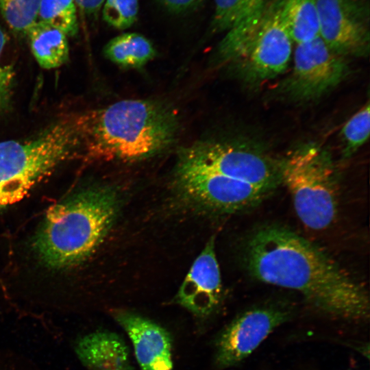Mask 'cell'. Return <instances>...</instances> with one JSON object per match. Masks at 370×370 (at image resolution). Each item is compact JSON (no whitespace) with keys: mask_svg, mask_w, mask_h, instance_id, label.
<instances>
[{"mask_svg":"<svg viewBox=\"0 0 370 370\" xmlns=\"http://www.w3.org/2000/svg\"><path fill=\"white\" fill-rule=\"evenodd\" d=\"M243 260L254 278L297 291L326 314L352 320L369 317L365 289L317 245L284 226L254 230L245 241Z\"/></svg>","mask_w":370,"mask_h":370,"instance_id":"cell-1","label":"cell"},{"mask_svg":"<svg viewBox=\"0 0 370 370\" xmlns=\"http://www.w3.org/2000/svg\"><path fill=\"white\" fill-rule=\"evenodd\" d=\"M80 114L82 156L91 160L146 159L166 149L178 129L173 108L152 100H121Z\"/></svg>","mask_w":370,"mask_h":370,"instance_id":"cell-2","label":"cell"},{"mask_svg":"<svg viewBox=\"0 0 370 370\" xmlns=\"http://www.w3.org/2000/svg\"><path fill=\"white\" fill-rule=\"evenodd\" d=\"M116 193L108 187L82 190L51 207L38 230L34 249L53 269L77 264L101 244L117 216Z\"/></svg>","mask_w":370,"mask_h":370,"instance_id":"cell-3","label":"cell"},{"mask_svg":"<svg viewBox=\"0 0 370 370\" xmlns=\"http://www.w3.org/2000/svg\"><path fill=\"white\" fill-rule=\"evenodd\" d=\"M82 155L79 114L58 120L36 136L0 142V210L71 158Z\"/></svg>","mask_w":370,"mask_h":370,"instance_id":"cell-4","label":"cell"},{"mask_svg":"<svg viewBox=\"0 0 370 370\" xmlns=\"http://www.w3.org/2000/svg\"><path fill=\"white\" fill-rule=\"evenodd\" d=\"M281 182L306 227L320 230L331 225L337 212L338 183L328 151L312 143L295 149L281 162Z\"/></svg>","mask_w":370,"mask_h":370,"instance_id":"cell-5","label":"cell"},{"mask_svg":"<svg viewBox=\"0 0 370 370\" xmlns=\"http://www.w3.org/2000/svg\"><path fill=\"white\" fill-rule=\"evenodd\" d=\"M293 43L276 2L272 0L249 28L223 39L218 51L223 60L235 64L244 80L255 84L273 79L286 70Z\"/></svg>","mask_w":370,"mask_h":370,"instance_id":"cell-6","label":"cell"},{"mask_svg":"<svg viewBox=\"0 0 370 370\" xmlns=\"http://www.w3.org/2000/svg\"><path fill=\"white\" fill-rule=\"evenodd\" d=\"M178 160L250 184L268 193L281 182V162L233 144L199 142L182 149Z\"/></svg>","mask_w":370,"mask_h":370,"instance_id":"cell-7","label":"cell"},{"mask_svg":"<svg viewBox=\"0 0 370 370\" xmlns=\"http://www.w3.org/2000/svg\"><path fill=\"white\" fill-rule=\"evenodd\" d=\"M175 184L191 202L217 212H235L257 206L269 193L250 184L230 178L178 160Z\"/></svg>","mask_w":370,"mask_h":370,"instance_id":"cell-8","label":"cell"},{"mask_svg":"<svg viewBox=\"0 0 370 370\" xmlns=\"http://www.w3.org/2000/svg\"><path fill=\"white\" fill-rule=\"evenodd\" d=\"M291 73L281 84V92L295 101L315 100L336 87L348 73L344 57L317 36L297 44Z\"/></svg>","mask_w":370,"mask_h":370,"instance_id":"cell-9","label":"cell"},{"mask_svg":"<svg viewBox=\"0 0 370 370\" xmlns=\"http://www.w3.org/2000/svg\"><path fill=\"white\" fill-rule=\"evenodd\" d=\"M319 36L342 57L369 50V8L361 0H317Z\"/></svg>","mask_w":370,"mask_h":370,"instance_id":"cell-10","label":"cell"},{"mask_svg":"<svg viewBox=\"0 0 370 370\" xmlns=\"http://www.w3.org/2000/svg\"><path fill=\"white\" fill-rule=\"evenodd\" d=\"M287 311L260 307L235 318L215 341V363L221 369L233 367L248 356L278 326L288 320Z\"/></svg>","mask_w":370,"mask_h":370,"instance_id":"cell-11","label":"cell"},{"mask_svg":"<svg viewBox=\"0 0 370 370\" xmlns=\"http://www.w3.org/2000/svg\"><path fill=\"white\" fill-rule=\"evenodd\" d=\"M220 269L211 237L193 262L176 296V302L199 317L210 315L221 296Z\"/></svg>","mask_w":370,"mask_h":370,"instance_id":"cell-12","label":"cell"},{"mask_svg":"<svg viewBox=\"0 0 370 370\" xmlns=\"http://www.w3.org/2000/svg\"><path fill=\"white\" fill-rule=\"evenodd\" d=\"M112 314L130 337L140 370H172V339L164 328L131 311Z\"/></svg>","mask_w":370,"mask_h":370,"instance_id":"cell-13","label":"cell"},{"mask_svg":"<svg viewBox=\"0 0 370 370\" xmlns=\"http://www.w3.org/2000/svg\"><path fill=\"white\" fill-rule=\"evenodd\" d=\"M72 347L87 370H132L127 346L113 332L95 330L80 334Z\"/></svg>","mask_w":370,"mask_h":370,"instance_id":"cell-14","label":"cell"},{"mask_svg":"<svg viewBox=\"0 0 370 370\" xmlns=\"http://www.w3.org/2000/svg\"><path fill=\"white\" fill-rule=\"evenodd\" d=\"M26 36L32 52L42 68L55 69L68 60L69 48L67 36L60 29L37 21Z\"/></svg>","mask_w":370,"mask_h":370,"instance_id":"cell-15","label":"cell"},{"mask_svg":"<svg viewBox=\"0 0 370 370\" xmlns=\"http://www.w3.org/2000/svg\"><path fill=\"white\" fill-rule=\"evenodd\" d=\"M281 17L296 45L319 36L317 0H275Z\"/></svg>","mask_w":370,"mask_h":370,"instance_id":"cell-16","label":"cell"},{"mask_svg":"<svg viewBox=\"0 0 370 370\" xmlns=\"http://www.w3.org/2000/svg\"><path fill=\"white\" fill-rule=\"evenodd\" d=\"M269 0H214L211 29L227 32L245 27L258 18Z\"/></svg>","mask_w":370,"mask_h":370,"instance_id":"cell-17","label":"cell"},{"mask_svg":"<svg viewBox=\"0 0 370 370\" xmlns=\"http://www.w3.org/2000/svg\"><path fill=\"white\" fill-rule=\"evenodd\" d=\"M105 56L127 68H139L151 60L156 51L152 43L138 33H125L111 39L104 47Z\"/></svg>","mask_w":370,"mask_h":370,"instance_id":"cell-18","label":"cell"},{"mask_svg":"<svg viewBox=\"0 0 370 370\" xmlns=\"http://www.w3.org/2000/svg\"><path fill=\"white\" fill-rule=\"evenodd\" d=\"M38 21L56 27L67 36L78 32L77 5L75 0H40Z\"/></svg>","mask_w":370,"mask_h":370,"instance_id":"cell-19","label":"cell"},{"mask_svg":"<svg viewBox=\"0 0 370 370\" xmlns=\"http://www.w3.org/2000/svg\"><path fill=\"white\" fill-rule=\"evenodd\" d=\"M370 133V104L367 101L343 125L340 136L342 154L351 157L368 140Z\"/></svg>","mask_w":370,"mask_h":370,"instance_id":"cell-20","label":"cell"},{"mask_svg":"<svg viewBox=\"0 0 370 370\" xmlns=\"http://www.w3.org/2000/svg\"><path fill=\"white\" fill-rule=\"evenodd\" d=\"M40 0H0V13L14 32L23 35L38 21Z\"/></svg>","mask_w":370,"mask_h":370,"instance_id":"cell-21","label":"cell"},{"mask_svg":"<svg viewBox=\"0 0 370 370\" xmlns=\"http://www.w3.org/2000/svg\"><path fill=\"white\" fill-rule=\"evenodd\" d=\"M101 14L103 21L109 25L125 29L130 27L136 21L138 0H105L102 5Z\"/></svg>","mask_w":370,"mask_h":370,"instance_id":"cell-22","label":"cell"},{"mask_svg":"<svg viewBox=\"0 0 370 370\" xmlns=\"http://www.w3.org/2000/svg\"><path fill=\"white\" fill-rule=\"evenodd\" d=\"M7 41V35L0 25V116L7 112L11 107L14 82L12 66L4 63L2 59Z\"/></svg>","mask_w":370,"mask_h":370,"instance_id":"cell-23","label":"cell"},{"mask_svg":"<svg viewBox=\"0 0 370 370\" xmlns=\"http://www.w3.org/2000/svg\"><path fill=\"white\" fill-rule=\"evenodd\" d=\"M0 370H42L32 359L19 352L0 349Z\"/></svg>","mask_w":370,"mask_h":370,"instance_id":"cell-24","label":"cell"},{"mask_svg":"<svg viewBox=\"0 0 370 370\" xmlns=\"http://www.w3.org/2000/svg\"><path fill=\"white\" fill-rule=\"evenodd\" d=\"M167 10L175 13H182L193 10L204 0H158Z\"/></svg>","mask_w":370,"mask_h":370,"instance_id":"cell-25","label":"cell"},{"mask_svg":"<svg viewBox=\"0 0 370 370\" xmlns=\"http://www.w3.org/2000/svg\"><path fill=\"white\" fill-rule=\"evenodd\" d=\"M77 7L87 16L97 15L105 0H75Z\"/></svg>","mask_w":370,"mask_h":370,"instance_id":"cell-26","label":"cell"}]
</instances>
